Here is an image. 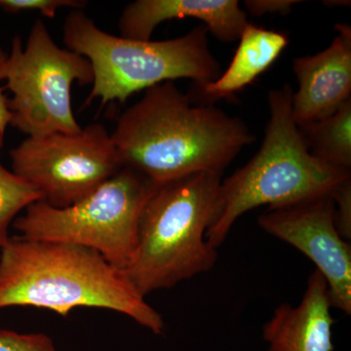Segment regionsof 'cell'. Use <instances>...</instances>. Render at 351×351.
Instances as JSON below:
<instances>
[{"label":"cell","instance_id":"6da1fadb","mask_svg":"<svg viewBox=\"0 0 351 351\" xmlns=\"http://www.w3.org/2000/svg\"><path fill=\"white\" fill-rule=\"evenodd\" d=\"M110 136L122 166L156 184L196 173L223 174L256 140L243 120L213 104H198L174 82L145 90Z\"/></svg>","mask_w":351,"mask_h":351},{"label":"cell","instance_id":"7a4b0ae2","mask_svg":"<svg viewBox=\"0 0 351 351\" xmlns=\"http://www.w3.org/2000/svg\"><path fill=\"white\" fill-rule=\"evenodd\" d=\"M0 253V309L34 306L68 316L77 307L124 314L156 335L160 313L145 302L124 270L98 252L64 242L10 237Z\"/></svg>","mask_w":351,"mask_h":351},{"label":"cell","instance_id":"3957f363","mask_svg":"<svg viewBox=\"0 0 351 351\" xmlns=\"http://www.w3.org/2000/svg\"><path fill=\"white\" fill-rule=\"evenodd\" d=\"M293 90L285 84L267 95L269 119L260 149L250 160L221 180L206 232L218 249L237 219L263 205L279 209L332 195L350 179V170L318 160L307 149L292 114Z\"/></svg>","mask_w":351,"mask_h":351},{"label":"cell","instance_id":"277c9868","mask_svg":"<svg viewBox=\"0 0 351 351\" xmlns=\"http://www.w3.org/2000/svg\"><path fill=\"white\" fill-rule=\"evenodd\" d=\"M221 173L156 184L138 221L137 246L124 270L143 297L209 271L218 252L206 240Z\"/></svg>","mask_w":351,"mask_h":351},{"label":"cell","instance_id":"5b68a950","mask_svg":"<svg viewBox=\"0 0 351 351\" xmlns=\"http://www.w3.org/2000/svg\"><path fill=\"white\" fill-rule=\"evenodd\" d=\"M208 34L199 25L169 40H134L103 31L82 9H73L64 20L63 40L66 49L86 58L93 69L84 106L96 99L104 106L125 103L134 93L181 78L195 84L213 82L221 66L210 49Z\"/></svg>","mask_w":351,"mask_h":351},{"label":"cell","instance_id":"8992f818","mask_svg":"<svg viewBox=\"0 0 351 351\" xmlns=\"http://www.w3.org/2000/svg\"><path fill=\"white\" fill-rule=\"evenodd\" d=\"M156 184L123 167L71 206L32 203L13 221L20 237L80 245L125 270L137 246L138 221Z\"/></svg>","mask_w":351,"mask_h":351},{"label":"cell","instance_id":"52a82bcc","mask_svg":"<svg viewBox=\"0 0 351 351\" xmlns=\"http://www.w3.org/2000/svg\"><path fill=\"white\" fill-rule=\"evenodd\" d=\"M4 80L13 94L10 124L27 137L82 130L73 112L71 87L92 84L93 69L82 55L58 46L43 20L32 25L25 47L20 36L14 38Z\"/></svg>","mask_w":351,"mask_h":351},{"label":"cell","instance_id":"ba28073f","mask_svg":"<svg viewBox=\"0 0 351 351\" xmlns=\"http://www.w3.org/2000/svg\"><path fill=\"white\" fill-rule=\"evenodd\" d=\"M10 157L13 172L55 208L86 197L123 168L112 136L100 123L77 133L27 137Z\"/></svg>","mask_w":351,"mask_h":351},{"label":"cell","instance_id":"9c48e42d","mask_svg":"<svg viewBox=\"0 0 351 351\" xmlns=\"http://www.w3.org/2000/svg\"><path fill=\"white\" fill-rule=\"evenodd\" d=\"M332 195L267 210L258 225L306 256L326 280L332 307L350 315L351 248L337 230Z\"/></svg>","mask_w":351,"mask_h":351},{"label":"cell","instance_id":"30bf717a","mask_svg":"<svg viewBox=\"0 0 351 351\" xmlns=\"http://www.w3.org/2000/svg\"><path fill=\"white\" fill-rule=\"evenodd\" d=\"M336 31L326 49L293 60L298 89L292 114L298 126L330 117L351 100V27L338 24Z\"/></svg>","mask_w":351,"mask_h":351},{"label":"cell","instance_id":"8fae6325","mask_svg":"<svg viewBox=\"0 0 351 351\" xmlns=\"http://www.w3.org/2000/svg\"><path fill=\"white\" fill-rule=\"evenodd\" d=\"M184 18L201 21L208 32L225 43L239 40L249 24L237 0H136L120 15V36L151 40L157 25Z\"/></svg>","mask_w":351,"mask_h":351},{"label":"cell","instance_id":"7c38bea8","mask_svg":"<svg viewBox=\"0 0 351 351\" xmlns=\"http://www.w3.org/2000/svg\"><path fill=\"white\" fill-rule=\"evenodd\" d=\"M331 308L326 280L315 269L299 306L284 302L263 325L269 351H334Z\"/></svg>","mask_w":351,"mask_h":351},{"label":"cell","instance_id":"4fadbf2b","mask_svg":"<svg viewBox=\"0 0 351 351\" xmlns=\"http://www.w3.org/2000/svg\"><path fill=\"white\" fill-rule=\"evenodd\" d=\"M239 41L228 69L213 82L195 84L193 96L200 95L205 104L230 98L269 69L289 43L287 34L284 32L250 23L245 27Z\"/></svg>","mask_w":351,"mask_h":351},{"label":"cell","instance_id":"5bb4252c","mask_svg":"<svg viewBox=\"0 0 351 351\" xmlns=\"http://www.w3.org/2000/svg\"><path fill=\"white\" fill-rule=\"evenodd\" d=\"M298 127L311 156L335 167L351 169V100L330 117Z\"/></svg>","mask_w":351,"mask_h":351},{"label":"cell","instance_id":"9a60e30c","mask_svg":"<svg viewBox=\"0 0 351 351\" xmlns=\"http://www.w3.org/2000/svg\"><path fill=\"white\" fill-rule=\"evenodd\" d=\"M4 136L0 134V151ZM43 200V196L15 173L7 170L0 162V249L9 241L8 228L21 211L32 203Z\"/></svg>","mask_w":351,"mask_h":351},{"label":"cell","instance_id":"2e32d148","mask_svg":"<svg viewBox=\"0 0 351 351\" xmlns=\"http://www.w3.org/2000/svg\"><path fill=\"white\" fill-rule=\"evenodd\" d=\"M86 2L80 0H2L0 6L7 13L38 11L47 18H54L60 8L82 9Z\"/></svg>","mask_w":351,"mask_h":351},{"label":"cell","instance_id":"e0dca14e","mask_svg":"<svg viewBox=\"0 0 351 351\" xmlns=\"http://www.w3.org/2000/svg\"><path fill=\"white\" fill-rule=\"evenodd\" d=\"M0 351H58L45 334H20L0 330Z\"/></svg>","mask_w":351,"mask_h":351},{"label":"cell","instance_id":"ac0fdd59","mask_svg":"<svg viewBox=\"0 0 351 351\" xmlns=\"http://www.w3.org/2000/svg\"><path fill=\"white\" fill-rule=\"evenodd\" d=\"M335 205V223L346 241L351 239V178L341 182L332 193Z\"/></svg>","mask_w":351,"mask_h":351},{"label":"cell","instance_id":"d6986e66","mask_svg":"<svg viewBox=\"0 0 351 351\" xmlns=\"http://www.w3.org/2000/svg\"><path fill=\"white\" fill-rule=\"evenodd\" d=\"M300 0H246L244 6L247 11L254 16H263L267 14L288 15L293 7L301 3Z\"/></svg>","mask_w":351,"mask_h":351},{"label":"cell","instance_id":"ffe728a7","mask_svg":"<svg viewBox=\"0 0 351 351\" xmlns=\"http://www.w3.org/2000/svg\"><path fill=\"white\" fill-rule=\"evenodd\" d=\"M8 55L0 49V82L5 80V66ZM12 114L9 110L8 99L3 94V88L0 86V134L4 136L8 124H10Z\"/></svg>","mask_w":351,"mask_h":351},{"label":"cell","instance_id":"44dd1931","mask_svg":"<svg viewBox=\"0 0 351 351\" xmlns=\"http://www.w3.org/2000/svg\"><path fill=\"white\" fill-rule=\"evenodd\" d=\"M323 4L329 7H348L350 6V0L348 1H346V0H343V1L341 0H337V1L332 0V1H324Z\"/></svg>","mask_w":351,"mask_h":351}]
</instances>
